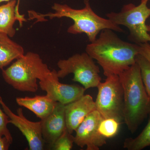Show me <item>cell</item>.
I'll return each mask as SVG.
<instances>
[{"label": "cell", "instance_id": "cell-18", "mask_svg": "<svg viewBox=\"0 0 150 150\" xmlns=\"http://www.w3.org/2000/svg\"><path fill=\"white\" fill-rule=\"evenodd\" d=\"M136 61L140 67L142 81L146 91L150 96V62L140 54L136 57Z\"/></svg>", "mask_w": 150, "mask_h": 150}, {"label": "cell", "instance_id": "cell-10", "mask_svg": "<svg viewBox=\"0 0 150 150\" xmlns=\"http://www.w3.org/2000/svg\"><path fill=\"white\" fill-rule=\"evenodd\" d=\"M103 118L97 110L90 113L75 130V144L81 148L86 147L87 150H99L106 144L107 139L102 137L98 130Z\"/></svg>", "mask_w": 150, "mask_h": 150}, {"label": "cell", "instance_id": "cell-12", "mask_svg": "<svg viewBox=\"0 0 150 150\" xmlns=\"http://www.w3.org/2000/svg\"><path fill=\"white\" fill-rule=\"evenodd\" d=\"M96 110L95 102L90 95H83L78 99L65 105L67 130L72 134L92 112Z\"/></svg>", "mask_w": 150, "mask_h": 150}, {"label": "cell", "instance_id": "cell-19", "mask_svg": "<svg viewBox=\"0 0 150 150\" xmlns=\"http://www.w3.org/2000/svg\"><path fill=\"white\" fill-rule=\"evenodd\" d=\"M74 143V137L67 129L56 140L51 149L54 150H70L72 149Z\"/></svg>", "mask_w": 150, "mask_h": 150}, {"label": "cell", "instance_id": "cell-3", "mask_svg": "<svg viewBox=\"0 0 150 150\" xmlns=\"http://www.w3.org/2000/svg\"><path fill=\"white\" fill-rule=\"evenodd\" d=\"M123 91V121L134 134L150 114V96L137 63L118 75Z\"/></svg>", "mask_w": 150, "mask_h": 150}, {"label": "cell", "instance_id": "cell-17", "mask_svg": "<svg viewBox=\"0 0 150 150\" xmlns=\"http://www.w3.org/2000/svg\"><path fill=\"white\" fill-rule=\"evenodd\" d=\"M121 123L114 118H103L99 123L98 131L105 139H111L118 134Z\"/></svg>", "mask_w": 150, "mask_h": 150}, {"label": "cell", "instance_id": "cell-2", "mask_svg": "<svg viewBox=\"0 0 150 150\" xmlns=\"http://www.w3.org/2000/svg\"><path fill=\"white\" fill-rule=\"evenodd\" d=\"M85 6L81 9L73 8L66 4L55 3L52 6L54 13L40 14L34 11H29L30 19H35L38 21H43L45 17L50 19L66 17L71 19L74 23L67 30L70 34L85 33L89 41L92 42L102 30L111 29L115 32L123 33L124 30L108 18H103L94 12L88 0L84 1Z\"/></svg>", "mask_w": 150, "mask_h": 150}, {"label": "cell", "instance_id": "cell-5", "mask_svg": "<svg viewBox=\"0 0 150 150\" xmlns=\"http://www.w3.org/2000/svg\"><path fill=\"white\" fill-rule=\"evenodd\" d=\"M149 0H141L139 5L133 4L124 5L119 12H110L106 16L116 25H123L129 29V40L137 44L150 42L146 22L150 16Z\"/></svg>", "mask_w": 150, "mask_h": 150}, {"label": "cell", "instance_id": "cell-14", "mask_svg": "<svg viewBox=\"0 0 150 150\" xmlns=\"http://www.w3.org/2000/svg\"><path fill=\"white\" fill-rule=\"evenodd\" d=\"M16 0H11L5 4L0 5V33H5L11 38L16 33L14 27L15 23L17 21L21 26L26 19L22 18L17 14Z\"/></svg>", "mask_w": 150, "mask_h": 150}, {"label": "cell", "instance_id": "cell-7", "mask_svg": "<svg viewBox=\"0 0 150 150\" xmlns=\"http://www.w3.org/2000/svg\"><path fill=\"white\" fill-rule=\"evenodd\" d=\"M104 82L97 88L98 93L95 102L96 109L103 118H113L123 121L124 96L123 87L118 75L106 77Z\"/></svg>", "mask_w": 150, "mask_h": 150}, {"label": "cell", "instance_id": "cell-4", "mask_svg": "<svg viewBox=\"0 0 150 150\" xmlns=\"http://www.w3.org/2000/svg\"><path fill=\"white\" fill-rule=\"evenodd\" d=\"M51 71L38 54L28 52L2 70V75L6 82L17 90L35 93L38 80H42Z\"/></svg>", "mask_w": 150, "mask_h": 150}, {"label": "cell", "instance_id": "cell-8", "mask_svg": "<svg viewBox=\"0 0 150 150\" xmlns=\"http://www.w3.org/2000/svg\"><path fill=\"white\" fill-rule=\"evenodd\" d=\"M0 105L8 116L9 123L17 127L26 138L29 150H44L45 143L42 137L40 121L33 122L29 121L24 116L21 108H18L17 114L14 113L4 102L1 96Z\"/></svg>", "mask_w": 150, "mask_h": 150}, {"label": "cell", "instance_id": "cell-11", "mask_svg": "<svg viewBox=\"0 0 150 150\" xmlns=\"http://www.w3.org/2000/svg\"><path fill=\"white\" fill-rule=\"evenodd\" d=\"M65 109V105L57 102L52 112L46 118L40 120L42 137L50 148H52L67 129Z\"/></svg>", "mask_w": 150, "mask_h": 150}, {"label": "cell", "instance_id": "cell-22", "mask_svg": "<svg viewBox=\"0 0 150 150\" xmlns=\"http://www.w3.org/2000/svg\"><path fill=\"white\" fill-rule=\"evenodd\" d=\"M11 144L6 137H0V150H8Z\"/></svg>", "mask_w": 150, "mask_h": 150}, {"label": "cell", "instance_id": "cell-15", "mask_svg": "<svg viewBox=\"0 0 150 150\" xmlns=\"http://www.w3.org/2000/svg\"><path fill=\"white\" fill-rule=\"evenodd\" d=\"M24 54L23 47L5 33H0V69L2 70Z\"/></svg>", "mask_w": 150, "mask_h": 150}, {"label": "cell", "instance_id": "cell-16", "mask_svg": "<svg viewBox=\"0 0 150 150\" xmlns=\"http://www.w3.org/2000/svg\"><path fill=\"white\" fill-rule=\"evenodd\" d=\"M150 146V118L146 126L135 138H127L123 142V148L128 150H142Z\"/></svg>", "mask_w": 150, "mask_h": 150}, {"label": "cell", "instance_id": "cell-21", "mask_svg": "<svg viewBox=\"0 0 150 150\" xmlns=\"http://www.w3.org/2000/svg\"><path fill=\"white\" fill-rule=\"evenodd\" d=\"M139 54L147 59L150 62V44L149 43L139 44Z\"/></svg>", "mask_w": 150, "mask_h": 150}, {"label": "cell", "instance_id": "cell-9", "mask_svg": "<svg viewBox=\"0 0 150 150\" xmlns=\"http://www.w3.org/2000/svg\"><path fill=\"white\" fill-rule=\"evenodd\" d=\"M55 70L51 71L39 84L46 95L56 102L64 105L75 101L84 95L86 90L81 86L61 83Z\"/></svg>", "mask_w": 150, "mask_h": 150}, {"label": "cell", "instance_id": "cell-1", "mask_svg": "<svg viewBox=\"0 0 150 150\" xmlns=\"http://www.w3.org/2000/svg\"><path fill=\"white\" fill-rule=\"evenodd\" d=\"M139 44L121 39L114 30H102L95 40L87 45L86 52L96 60L105 76L118 75L136 64Z\"/></svg>", "mask_w": 150, "mask_h": 150}, {"label": "cell", "instance_id": "cell-24", "mask_svg": "<svg viewBox=\"0 0 150 150\" xmlns=\"http://www.w3.org/2000/svg\"><path fill=\"white\" fill-rule=\"evenodd\" d=\"M11 0H0V4L3 2H8Z\"/></svg>", "mask_w": 150, "mask_h": 150}, {"label": "cell", "instance_id": "cell-20", "mask_svg": "<svg viewBox=\"0 0 150 150\" xmlns=\"http://www.w3.org/2000/svg\"><path fill=\"white\" fill-rule=\"evenodd\" d=\"M8 123H10L8 116L0 108V137H6L12 144L13 139L8 128Z\"/></svg>", "mask_w": 150, "mask_h": 150}, {"label": "cell", "instance_id": "cell-13", "mask_svg": "<svg viewBox=\"0 0 150 150\" xmlns=\"http://www.w3.org/2000/svg\"><path fill=\"white\" fill-rule=\"evenodd\" d=\"M16 102L19 106L32 111L40 120L44 119L52 112L57 102L48 96H35L33 97H17Z\"/></svg>", "mask_w": 150, "mask_h": 150}, {"label": "cell", "instance_id": "cell-25", "mask_svg": "<svg viewBox=\"0 0 150 150\" xmlns=\"http://www.w3.org/2000/svg\"><path fill=\"white\" fill-rule=\"evenodd\" d=\"M147 29L148 32L150 33V25H147Z\"/></svg>", "mask_w": 150, "mask_h": 150}, {"label": "cell", "instance_id": "cell-6", "mask_svg": "<svg viewBox=\"0 0 150 150\" xmlns=\"http://www.w3.org/2000/svg\"><path fill=\"white\" fill-rule=\"evenodd\" d=\"M87 53L76 54L67 59L60 60L57 63L59 70L58 77L65 78L70 74H74L72 80L81 84L86 90L97 87L101 82L100 69Z\"/></svg>", "mask_w": 150, "mask_h": 150}, {"label": "cell", "instance_id": "cell-23", "mask_svg": "<svg viewBox=\"0 0 150 150\" xmlns=\"http://www.w3.org/2000/svg\"><path fill=\"white\" fill-rule=\"evenodd\" d=\"M20 2V0H18L17 2L16 8L18 10H19V7Z\"/></svg>", "mask_w": 150, "mask_h": 150}]
</instances>
